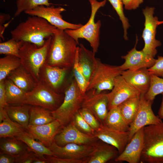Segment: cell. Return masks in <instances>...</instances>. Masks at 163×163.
I'll return each mask as SVG.
<instances>
[{"label":"cell","instance_id":"6da1fadb","mask_svg":"<svg viewBox=\"0 0 163 163\" xmlns=\"http://www.w3.org/2000/svg\"><path fill=\"white\" fill-rule=\"evenodd\" d=\"M78 44L65 30L56 28L52 36L45 63L52 66L72 69Z\"/></svg>","mask_w":163,"mask_h":163},{"label":"cell","instance_id":"7a4b0ae2","mask_svg":"<svg viewBox=\"0 0 163 163\" xmlns=\"http://www.w3.org/2000/svg\"><path fill=\"white\" fill-rule=\"evenodd\" d=\"M56 28L45 19L30 16L20 23L11 32L12 38L41 46L46 39L53 35Z\"/></svg>","mask_w":163,"mask_h":163},{"label":"cell","instance_id":"3957f363","mask_svg":"<svg viewBox=\"0 0 163 163\" xmlns=\"http://www.w3.org/2000/svg\"><path fill=\"white\" fill-rule=\"evenodd\" d=\"M52 37L46 39L41 46L24 42L20 49L19 58L21 65L37 83L40 80L41 69L46 63Z\"/></svg>","mask_w":163,"mask_h":163},{"label":"cell","instance_id":"277c9868","mask_svg":"<svg viewBox=\"0 0 163 163\" xmlns=\"http://www.w3.org/2000/svg\"><path fill=\"white\" fill-rule=\"evenodd\" d=\"M140 162L163 163V122L144 127Z\"/></svg>","mask_w":163,"mask_h":163},{"label":"cell","instance_id":"5b68a950","mask_svg":"<svg viewBox=\"0 0 163 163\" xmlns=\"http://www.w3.org/2000/svg\"><path fill=\"white\" fill-rule=\"evenodd\" d=\"M64 93V98L61 104L57 109L51 111L53 117L63 126L72 121L74 116L81 108L84 96L74 76Z\"/></svg>","mask_w":163,"mask_h":163},{"label":"cell","instance_id":"8992f818","mask_svg":"<svg viewBox=\"0 0 163 163\" xmlns=\"http://www.w3.org/2000/svg\"><path fill=\"white\" fill-rule=\"evenodd\" d=\"M91 7V12L87 22L80 28L75 30L66 29L65 32L73 38L79 44V39H85L90 43L92 51L95 54L97 52L99 45L100 20L94 21L95 15L101 7L104 6L107 0L98 2L97 0H89Z\"/></svg>","mask_w":163,"mask_h":163},{"label":"cell","instance_id":"52a82bcc","mask_svg":"<svg viewBox=\"0 0 163 163\" xmlns=\"http://www.w3.org/2000/svg\"><path fill=\"white\" fill-rule=\"evenodd\" d=\"M64 97V94L57 93L40 80L31 91L26 93L23 104L40 107L52 111L60 106Z\"/></svg>","mask_w":163,"mask_h":163},{"label":"cell","instance_id":"ba28073f","mask_svg":"<svg viewBox=\"0 0 163 163\" xmlns=\"http://www.w3.org/2000/svg\"><path fill=\"white\" fill-rule=\"evenodd\" d=\"M123 71L120 66L103 63L98 59L97 67L89 82L86 91L94 89L96 93H100L104 90H111L116 78L121 75Z\"/></svg>","mask_w":163,"mask_h":163},{"label":"cell","instance_id":"9c48e42d","mask_svg":"<svg viewBox=\"0 0 163 163\" xmlns=\"http://www.w3.org/2000/svg\"><path fill=\"white\" fill-rule=\"evenodd\" d=\"M155 8L146 7L142 10L145 21L144 27L142 36L144 42V46L142 50L146 54L154 57L157 53V47L161 45V42L156 39V29L163 24L157 16H154Z\"/></svg>","mask_w":163,"mask_h":163},{"label":"cell","instance_id":"30bf717a","mask_svg":"<svg viewBox=\"0 0 163 163\" xmlns=\"http://www.w3.org/2000/svg\"><path fill=\"white\" fill-rule=\"evenodd\" d=\"M66 11L65 8L60 6L55 7L53 5L50 6L42 5L24 12L30 16L42 18L56 28L61 30H75L83 25L80 24L71 23L64 20L61 13Z\"/></svg>","mask_w":163,"mask_h":163},{"label":"cell","instance_id":"8fae6325","mask_svg":"<svg viewBox=\"0 0 163 163\" xmlns=\"http://www.w3.org/2000/svg\"><path fill=\"white\" fill-rule=\"evenodd\" d=\"M72 70V69L52 66L45 63L40 70V80L45 82L57 93H62L73 77L68 78L69 72Z\"/></svg>","mask_w":163,"mask_h":163},{"label":"cell","instance_id":"7c38bea8","mask_svg":"<svg viewBox=\"0 0 163 163\" xmlns=\"http://www.w3.org/2000/svg\"><path fill=\"white\" fill-rule=\"evenodd\" d=\"M144 94L140 95L138 112L133 121L129 125V142L138 130L147 126L159 123L162 121L154 114L152 106L153 101L146 100Z\"/></svg>","mask_w":163,"mask_h":163},{"label":"cell","instance_id":"4fadbf2b","mask_svg":"<svg viewBox=\"0 0 163 163\" xmlns=\"http://www.w3.org/2000/svg\"><path fill=\"white\" fill-rule=\"evenodd\" d=\"M99 140L93 135L80 131L72 121L62 129L55 136L54 141L59 146H63L69 143L79 145L91 144Z\"/></svg>","mask_w":163,"mask_h":163},{"label":"cell","instance_id":"5bb4252c","mask_svg":"<svg viewBox=\"0 0 163 163\" xmlns=\"http://www.w3.org/2000/svg\"><path fill=\"white\" fill-rule=\"evenodd\" d=\"M108 104L107 94L97 93L94 89H90L84 94L81 108L90 110L102 124L108 112Z\"/></svg>","mask_w":163,"mask_h":163},{"label":"cell","instance_id":"9a60e30c","mask_svg":"<svg viewBox=\"0 0 163 163\" xmlns=\"http://www.w3.org/2000/svg\"><path fill=\"white\" fill-rule=\"evenodd\" d=\"M140 92L128 83L121 75L117 76L111 91L107 94L108 100V110L118 106L129 98L140 96Z\"/></svg>","mask_w":163,"mask_h":163},{"label":"cell","instance_id":"2e32d148","mask_svg":"<svg viewBox=\"0 0 163 163\" xmlns=\"http://www.w3.org/2000/svg\"><path fill=\"white\" fill-rule=\"evenodd\" d=\"M93 144L79 145L69 143L64 146H60L55 143L54 140L49 148L53 153L55 157L82 160L88 158L90 157L94 150Z\"/></svg>","mask_w":163,"mask_h":163},{"label":"cell","instance_id":"e0dca14e","mask_svg":"<svg viewBox=\"0 0 163 163\" xmlns=\"http://www.w3.org/2000/svg\"><path fill=\"white\" fill-rule=\"evenodd\" d=\"M138 41L136 35V43L133 48L125 56H121L124 62L120 66L122 71L135 70L142 68L148 69L155 64L156 59L145 53L142 50H137L136 46Z\"/></svg>","mask_w":163,"mask_h":163},{"label":"cell","instance_id":"ac0fdd59","mask_svg":"<svg viewBox=\"0 0 163 163\" xmlns=\"http://www.w3.org/2000/svg\"><path fill=\"white\" fill-rule=\"evenodd\" d=\"M62 127L60 123L55 119L50 123L44 124L28 125L25 129L34 139L38 140L49 148Z\"/></svg>","mask_w":163,"mask_h":163},{"label":"cell","instance_id":"d6986e66","mask_svg":"<svg viewBox=\"0 0 163 163\" xmlns=\"http://www.w3.org/2000/svg\"><path fill=\"white\" fill-rule=\"evenodd\" d=\"M144 127L136 132L127 143L123 152L115 159L116 162L129 163L140 162L144 146Z\"/></svg>","mask_w":163,"mask_h":163},{"label":"cell","instance_id":"ffe728a7","mask_svg":"<svg viewBox=\"0 0 163 163\" xmlns=\"http://www.w3.org/2000/svg\"><path fill=\"white\" fill-rule=\"evenodd\" d=\"M93 136L102 141L115 147L119 154L123 152L129 142V131L115 130L102 124L99 129L94 131Z\"/></svg>","mask_w":163,"mask_h":163},{"label":"cell","instance_id":"44dd1931","mask_svg":"<svg viewBox=\"0 0 163 163\" xmlns=\"http://www.w3.org/2000/svg\"><path fill=\"white\" fill-rule=\"evenodd\" d=\"M121 75L128 83L138 90L141 94H145L149 89L151 74L148 69L123 71Z\"/></svg>","mask_w":163,"mask_h":163},{"label":"cell","instance_id":"7402d4cb","mask_svg":"<svg viewBox=\"0 0 163 163\" xmlns=\"http://www.w3.org/2000/svg\"><path fill=\"white\" fill-rule=\"evenodd\" d=\"M93 51L82 44L78 46L77 55L78 63L86 80L89 83L97 67L98 59Z\"/></svg>","mask_w":163,"mask_h":163},{"label":"cell","instance_id":"603a6c76","mask_svg":"<svg viewBox=\"0 0 163 163\" xmlns=\"http://www.w3.org/2000/svg\"><path fill=\"white\" fill-rule=\"evenodd\" d=\"M97 141L93 144L94 150L87 163H105L118 156V152L115 147L103 142Z\"/></svg>","mask_w":163,"mask_h":163},{"label":"cell","instance_id":"cb8c5ba5","mask_svg":"<svg viewBox=\"0 0 163 163\" xmlns=\"http://www.w3.org/2000/svg\"><path fill=\"white\" fill-rule=\"evenodd\" d=\"M6 78L11 81L26 93L31 91L37 83L32 76L21 65L11 72Z\"/></svg>","mask_w":163,"mask_h":163},{"label":"cell","instance_id":"d4e9b609","mask_svg":"<svg viewBox=\"0 0 163 163\" xmlns=\"http://www.w3.org/2000/svg\"><path fill=\"white\" fill-rule=\"evenodd\" d=\"M31 106L26 104H8L4 108L10 118L25 129L29 124Z\"/></svg>","mask_w":163,"mask_h":163},{"label":"cell","instance_id":"484cf974","mask_svg":"<svg viewBox=\"0 0 163 163\" xmlns=\"http://www.w3.org/2000/svg\"><path fill=\"white\" fill-rule=\"evenodd\" d=\"M1 138L0 152L10 155L16 158L30 150L24 142L15 137Z\"/></svg>","mask_w":163,"mask_h":163},{"label":"cell","instance_id":"4316f807","mask_svg":"<svg viewBox=\"0 0 163 163\" xmlns=\"http://www.w3.org/2000/svg\"><path fill=\"white\" fill-rule=\"evenodd\" d=\"M102 125L109 128L122 132L128 131L129 127L123 118L118 106L108 110Z\"/></svg>","mask_w":163,"mask_h":163},{"label":"cell","instance_id":"83f0119b","mask_svg":"<svg viewBox=\"0 0 163 163\" xmlns=\"http://www.w3.org/2000/svg\"><path fill=\"white\" fill-rule=\"evenodd\" d=\"M3 115L0 123V138L16 137L25 129L18 123L12 121L8 116L4 108L0 110Z\"/></svg>","mask_w":163,"mask_h":163},{"label":"cell","instance_id":"f1b7e54d","mask_svg":"<svg viewBox=\"0 0 163 163\" xmlns=\"http://www.w3.org/2000/svg\"><path fill=\"white\" fill-rule=\"evenodd\" d=\"M17 139L24 142L30 149L40 157H44V155L55 156L53 153L49 148L43 144L35 140L34 139L26 130L16 137Z\"/></svg>","mask_w":163,"mask_h":163},{"label":"cell","instance_id":"f546056e","mask_svg":"<svg viewBox=\"0 0 163 163\" xmlns=\"http://www.w3.org/2000/svg\"><path fill=\"white\" fill-rule=\"evenodd\" d=\"M55 120L51 111L40 107L31 106L29 125H41L50 123Z\"/></svg>","mask_w":163,"mask_h":163},{"label":"cell","instance_id":"4dcf8cb0","mask_svg":"<svg viewBox=\"0 0 163 163\" xmlns=\"http://www.w3.org/2000/svg\"><path fill=\"white\" fill-rule=\"evenodd\" d=\"M140 96L129 98L118 106L125 121L129 125L133 121L139 109Z\"/></svg>","mask_w":163,"mask_h":163},{"label":"cell","instance_id":"1f68e13d","mask_svg":"<svg viewBox=\"0 0 163 163\" xmlns=\"http://www.w3.org/2000/svg\"><path fill=\"white\" fill-rule=\"evenodd\" d=\"M5 82L7 103L8 104H23L26 93L10 79L6 78Z\"/></svg>","mask_w":163,"mask_h":163},{"label":"cell","instance_id":"d6a6232c","mask_svg":"<svg viewBox=\"0 0 163 163\" xmlns=\"http://www.w3.org/2000/svg\"><path fill=\"white\" fill-rule=\"evenodd\" d=\"M21 65L19 57L8 55L0 59V81L5 79L12 71Z\"/></svg>","mask_w":163,"mask_h":163},{"label":"cell","instance_id":"836d02e7","mask_svg":"<svg viewBox=\"0 0 163 163\" xmlns=\"http://www.w3.org/2000/svg\"><path fill=\"white\" fill-rule=\"evenodd\" d=\"M53 5L49 0H17L16 2L17 9L14 17H16L23 12L31 10L38 6H50Z\"/></svg>","mask_w":163,"mask_h":163},{"label":"cell","instance_id":"e575fe53","mask_svg":"<svg viewBox=\"0 0 163 163\" xmlns=\"http://www.w3.org/2000/svg\"><path fill=\"white\" fill-rule=\"evenodd\" d=\"M163 93V78L151 74L150 85L148 91L144 95L145 98L153 101L156 95Z\"/></svg>","mask_w":163,"mask_h":163},{"label":"cell","instance_id":"d590c367","mask_svg":"<svg viewBox=\"0 0 163 163\" xmlns=\"http://www.w3.org/2000/svg\"><path fill=\"white\" fill-rule=\"evenodd\" d=\"M24 42L12 38L0 43V54L14 55L19 57L20 50Z\"/></svg>","mask_w":163,"mask_h":163},{"label":"cell","instance_id":"8d00e7d4","mask_svg":"<svg viewBox=\"0 0 163 163\" xmlns=\"http://www.w3.org/2000/svg\"><path fill=\"white\" fill-rule=\"evenodd\" d=\"M110 2L113 7L116 11L121 21L123 29V37L125 40H128L127 36V30L130 25L129 20L124 15L122 0H107Z\"/></svg>","mask_w":163,"mask_h":163},{"label":"cell","instance_id":"74e56055","mask_svg":"<svg viewBox=\"0 0 163 163\" xmlns=\"http://www.w3.org/2000/svg\"><path fill=\"white\" fill-rule=\"evenodd\" d=\"M72 70L73 76L77 85L82 94H84L86 92L89 83L86 80L79 64L77 53Z\"/></svg>","mask_w":163,"mask_h":163},{"label":"cell","instance_id":"f35d334b","mask_svg":"<svg viewBox=\"0 0 163 163\" xmlns=\"http://www.w3.org/2000/svg\"><path fill=\"white\" fill-rule=\"evenodd\" d=\"M72 121L76 127L82 132L88 134L94 135V130L85 120L78 111L74 116Z\"/></svg>","mask_w":163,"mask_h":163},{"label":"cell","instance_id":"ab89813d","mask_svg":"<svg viewBox=\"0 0 163 163\" xmlns=\"http://www.w3.org/2000/svg\"><path fill=\"white\" fill-rule=\"evenodd\" d=\"M78 112L85 120L94 131L99 128L101 124L90 110L85 108H81Z\"/></svg>","mask_w":163,"mask_h":163},{"label":"cell","instance_id":"60d3db41","mask_svg":"<svg viewBox=\"0 0 163 163\" xmlns=\"http://www.w3.org/2000/svg\"><path fill=\"white\" fill-rule=\"evenodd\" d=\"M148 70L151 74L163 78V56H158L155 64Z\"/></svg>","mask_w":163,"mask_h":163},{"label":"cell","instance_id":"b9f144b4","mask_svg":"<svg viewBox=\"0 0 163 163\" xmlns=\"http://www.w3.org/2000/svg\"><path fill=\"white\" fill-rule=\"evenodd\" d=\"M49 163H87L89 158L82 160H75L60 158L53 156L46 155Z\"/></svg>","mask_w":163,"mask_h":163},{"label":"cell","instance_id":"7bdbcfd3","mask_svg":"<svg viewBox=\"0 0 163 163\" xmlns=\"http://www.w3.org/2000/svg\"><path fill=\"white\" fill-rule=\"evenodd\" d=\"M37 156H38L35 153L30 149L19 156L15 158V163H33Z\"/></svg>","mask_w":163,"mask_h":163},{"label":"cell","instance_id":"ee69618b","mask_svg":"<svg viewBox=\"0 0 163 163\" xmlns=\"http://www.w3.org/2000/svg\"><path fill=\"white\" fill-rule=\"evenodd\" d=\"M8 105L4 79L0 81V108H4Z\"/></svg>","mask_w":163,"mask_h":163},{"label":"cell","instance_id":"f6af8a7d","mask_svg":"<svg viewBox=\"0 0 163 163\" xmlns=\"http://www.w3.org/2000/svg\"><path fill=\"white\" fill-rule=\"evenodd\" d=\"M125 8L126 10H135L142 4L144 0H122Z\"/></svg>","mask_w":163,"mask_h":163},{"label":"cell","instance_id":"bcb514c9","mask_svg":"<svg viewBox=\"0 0 163 163\" xmlns=\"http://www.w3.org/2000/svg\"><path fill=\"white\" fill-rule=\"evenodd\" d=\"M15 158L10 155L0 152V163H14L15 162Z\"/></svg>","mask_w":163,"mask_h":163},{"label":"cell","instance_id":"7dc6e473","mask_svg":"<svg viewBox=\"0 0 163 163\" xmlns=\"http://www.w3.org/2000/svg\"><path fill=\"white\" fill-rule=\"evenodd\" d=\"M10 15L8 14L1 13L0 15V25L2 26V24L6 21L10 19Z\"/></svg>","mask_w":163,"mask_h":163},{"label":"cell","instance_id":"c3c4849f","mask_svg":"<svg viewBox=\"0 0 163 163\" xmlns=\"http://www.w3.org/2000/svg\"><path fill=\"white\" fill-rule=\"evenodd\" d=\"M162 100L161 105L158 112V116L161 119H163V93L162 94Z\"/></svg>","mask_w":163,"mask_h":163}]
</instances>
